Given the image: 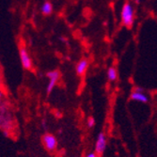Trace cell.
Masks as SVG:
<instances>
[{
    "label": "cell",
    "instance_id": "6da1fadb",
    "mask_svg": "<svg viewBox=\"0 0 157 157\" xmlns=\"http://www.w3.org/2000/svg\"><path fill=\"white\" fill-rule=\"evenodd\" d=\"M121 20L124 25L131 27L134 24V9L130 3H125L121 10Z\"/></svg>",
    "mask_w": 157,
    "mask_h": 157
},
{
    "label": "cell",
    "instance_id": "7a4b0ae2",
    "mask_svg": "<svg viewBox=\"0 0 157 157\" xmlns=\"http://www.w3.org/2000/svg\"><path fill=\"white\" fill-rule=\"evenodd\" d=\"M42 143H44L45 149L49 151H53L56 150V145H58V141L53 135L46 134L42 136Z\"/></svg>",
    "mask_w": 157,
    "mask_h": 157
},
{
    "label": "cell",
    "instance_id": "3957f363",
    "mask_svg": "<svg viewBox=\"0 0 157 157\" xmlns=\"http://www.w3.org/2000/svg\"><path fill=\"white\" fill-rule=\"evenodd\" d=\"M19 53H20V59H21V62H22L24 69L30 70L32 68V61L25 47H21Z\"/></svg>",
    "mask_w": 157,
    "mask_h": 157
},
{
    "label": "cell",
    "instance_id": "277c9868",
    "mask_svg": "<svg viewBox=\"0 0 157 157\" xmlns=\"http://www.w3.org/2000/svg\"><path fill=\"white\" fill-rule=\"evenodd\" d=\"M106 148V138L104 133H100L96 141V145H95V151L97 154H103L104 151H105Z\"/></svg>",
    "mask_w": 157,
    "mask_h": 157
},
{
    "label": "cell",
    "instance_id": "5b68a950",
    "mask_svg": "<svg viewBox=\"0 0 157 157\" xmlns=\"http://www.w3.org/2000/svg\"><path fill=\"white\" fill-rule=\"evenodd\" d=\"M59 75H60V74L59 71H52V72H49L47 74V76L49 78V83L47 86V93H50L53 90L56 82H58V80L59 79Z\"/></svg>",
    "mask_w": 157,
    "mask_h": 157
},
{
    "label": "cell",
    "instance_id": "8992f818",
    "mask_svg": "<svg viewBox=\"0 0 157 157\" xmlns=\"http://www.w3.org/2000/svg\"><path fill=\"white\" fill-rule=\"evenodd\" d=\"M131 99L134 100V101L140 102V103H147L149 101V97L144 93V91H139L136 90H135L132 92Z\"/></svg>",
    "mask_w": 157,
    "mask_h": 157
},
{
    "label": "cell",
    "instance_id": "52a82bcc",
    "mask_svg": "<svg viewBox=\"0 0 157 157\" xmlns=\"http://www.w3.org/2000/svg\"><path fill=\"white\" fill-rule=\"evenodd\" d=\"M89 67V61L87 59H82L78 62L77 66H76V73L79 75H82L86 71H87Z\"/></svg>",
    "mask_w": 157,
    "mask_h": 157
},
{
    "label": "cell",
    "instance_id": "ba28073f",
    "mask_svg": "<svg viewBox=\"0 0 157 157\" xmlns=\"http://www.w3.org/2000/svg\"><path fill=\"white\" fill-rule=\"evenodd\" d=\"M118 77V73H117V70L115 68H109L107 71V78L109 81H115Z\"/></svg>",
    "mask_w": 157,
    "mask_h": 157
},
{
    "label": "cell",
    "instance_id": "9c48e42d",
    "mask_svg": "<svg viewBox=\"0 0 157 157\" xmlns=\"http://www.w3.org/2000/svg\"><path fill=\"white\" fill-rule=\"evenodd\" d=\"M52 10H53V6L50 2H45L41 7V11L44 14H45V15H49L52 12Z\"/></svg>",
    "mask_w": 157,
    "mask_h": 157
},
{
    "label": "cell",
    "instance_id": "30bf717a",
    "mask_svg": "<svg viewBox=\"0 0 157 157\" xmlns=\"http://www.w3.org/2000/svg\"><path fill=\"white\" fill-rule=\"evenodd\" d=\"M94 124H95V121H94V120L92 118H90V119L88 120V126L90 128H92L94 126Z\"/></svg>",
    "mask_w": 157,
    "mask_h": 157
},
{
    "label": "cell",
    "instance_id": "8fae6325",
    "mask_svg": "<svg viewBox=\"0 0 157 157\" xmlns=\"http://www.w3.org/2000/svg\"><path fill=\"white\" fill-rule=\"evenodd\" d=\"M86 157H97V155H96L94 152H91V153H89Z\"/></svg>",
    "mask_w": 157,
    "mask_h": 157
},
{
    "label": "cell",
    "instance_id": "7c38bea8",
    "mask_svg": "<svg viewBox=\"0 0 157 157\" xmlns=\"http://www.w3.org/2000/svg\"><path fill=\"white\" fill-rule=\"evenodd\" d=\"M136 2L138 3V2H139V0H136Z\"/></svg>",
    "mask_w": 157,
    "mask_h": 157
}]
</instances>
